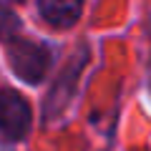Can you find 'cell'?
Masks as SVG:
<instances>
[{"label":"cell","instance_id":"6da1fadb","mask_svg":"<svg viewBox=\"0 0 151 151\" xmlns=\"http://www.w3.org/2000/svg\"><path fill=\"white\" fill-rule=\"evenodd\" d=\"M8 63L13 73L25 83H40L48 73L50 53L48 48L33 43V40H10L8 45Z\"/></svg>","mask_w":151,"mask_h":151},{"label":"cell","instance_id":"7a4b0ae2","mask_svg":"<svg viewBox=\"0 0 151 151\" xmlns=\"http://www.w3.org/2000/svg\"><path fill=\"white\" fill-rule=\"evenodd\" d=\"M30 106L15 91H0V136L8 141H20L30 131Z\"/></svg>","mask_w":151,"mask_h":151},{"label":"cell","instance_id":"3957f363","mask_svg":"<svg viewBox=\"0 0 151 151\" xmlns=\"http://www.w3.org/2000/svg\"><path fill=\"white\" fill-rule=\"evenodd\" d=\"M38 10L53 28H70L81 18V3H73V0H43L38 5Z\"/></svg>","mask_w":151,"mask_h":151},{"label":"cell","instance_id":"277c9868","mask_svg":"<svg viewBox=\"0 0 151 151\" xmlns=\"http://www.w3.org/2000/svg\"><path fill=\"white\" fill-rule=\"evenodd\" d=\"M18 30H20V18L10 8L0 5V40H15Z\"/></svg>","mask_w":151,"mask_h":151}]
</instances>
